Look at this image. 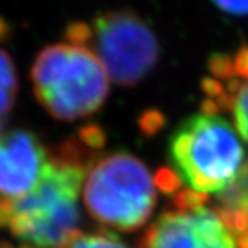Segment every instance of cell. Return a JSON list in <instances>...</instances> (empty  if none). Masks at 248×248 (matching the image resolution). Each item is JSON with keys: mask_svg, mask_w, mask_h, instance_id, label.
<instances>
[{"mask_svg": "<svg viewBox=\"0 0 248 248\" xmlns=\"http://www.w3.org/2000/svg\"><path fill=\"white\" fill-rule=\"evenodd\" d=\"M84 140H67L48 157L42 178L20 199H0V229L39 248H59L79 232L78 196L94 160Z\"/></svg>", "mask_w": 248, "mask_h": 248, "instance_id": "1", "label": "cell"}, {"mask_svg": "<svg viewBox=\"0 0 248 248\" xmlns=\"http://www.w3.org/2000/svg\"><path fill=\"white\" fill-rule=\"evenodd\" d=\"M33 92L46 112L74 121L102 108L109 82L102 62L84 45L63 42L44 48L30 72Z\"/></svg>", "mask_w": 248, "mask_h": 248, "instance_id": "2", "label": "cell"}, {"mask_svg": "<svg viewBox=\"0 0 248 248\" xmlns=\"http://www.w3.org/2000/svg\"><path fill=\"white\" fill-rule=\"evenodd\" d=\"M169 158L180 181L206 196L232 184L247 162L232 124L206 109L176 127L169 140Z\"/></svg>", "mask_w": 248, "mask_h": 248, "instance_id": "3", "label": "cell"}, {"mask_svg": "<svg viewBox=\"0 0 248 248\" xmlns=\"http://www.w3.org/2000/svg\"><path fill=\"white\" fill-rule=\"evenodd\" d=\"M157 202L155 184L136 155L117 151L99 157L87 170L85 208L97 223L132 232L144 226Z\"/></svg>", "mask_w": 248, "mask_h": 248, "instance_id": "4", "label": "cell"}, {"mask_svg": "<svg viewBox=\"0 0 248 248\" xmlns=\"http://www.w3.org/2000/svg\"><path fill=\"white\" fill-rule=\"evenodd\" d=\"M84 46L102 62L111 79L133 87L155 67L160 46L151 26L133 11H106L87 24Z\"/></svg>", "mask_w": 248, "mask_h": 248, "instance_id": "5", "label": "cell"}, {"mask_svg": "<svg viewBox=\"0 0 248 248\" xmlns=\"http://www.w3.org/2000/svg\"><path fill=\"white\" fill-rule=\"evenodd\" d=\"M206 201V194L178 190L172 208L147 229L139 248H241L233 230Z\"/></svg>", "mask_w": 248, "mask_h": 248, "instance_id": "6", "label": "cell"}, {"mask_svg": "<svg viewBox=\"0 0 248 248\" xmlns=\"http://www.w3.org/2000/svg\"><path fill=\"white\" fill-rule=\"evenodd\" d=\"M212 78L203 82V109L229 112L235 130L248 142V46L235 54H217L209 60Z\"/></svg>", "mask_w": 248, "mask_h": 248, "instance_id": "7", "label": "cell"}, {"mask_svg": "<svg viewBox=\"0 0 248 248\" xmlns=\"http://www.w3.org/2000/svg\"><path fill=\"white\" fill-rule=\"evenodd\" d=\"M49 154L38 136L12 130L0 138V199H20L42 178Z\"/></svg>", "mask_w": 248, "mask_h": 248, "instance_id": "8", "label": "cell"}, {"mask_svg": "<svg viewBox=\"0 0 248 248\" xmlns=\"http://www.w3.org/2000/svg\"><path fill=\"white\" fill-rule=\"evenodd\" d=\"M214 208L238 236L241 248H248V160L233 183L217 193Z\"/></svg>", "mask_w": 248, "mask_h": 248, "instance_id": "9", "label": "cell"}, {"mask_svg": "<svg viewBox=\"0 0 248 248\" xmlns=\"http://www.w3.org/2000/svg\"><path fill=\"white\" fill-rule=\"evenodd\" d=\"M18 93V77L6 51L0 48V115L6 114Z\"/></svg>", "mask_w": 248, "mask_h": 248, "instance_id": "10", "label": "cell"}, {"mask_svg": "<svg viewBox=\"0 0 248 248\" xmlns=\"http://www.w3.org/2000/svg\"><path fill=\"white\" fill-rule=\"evenodd\" d=\"M59 248H127L114 233L109 232H94V233H84L77 232L70 236L63 245Z\"/></svg>", "mask_w": 248, "mask_h": 248, "instance_id": "11", "label": "cell"}, {"mask_svg": "<svg viewBox=\"0 0 248 248\" xmlns=\"http://www.w3.org/2000/svg\"><path fill=\"white\" fill-rule=\"evenodd\" d=\"M211 2L226 14L238 16L248 15V0H211Z\"/></svg>", "mask_w": 248, "mask_h": 248, "instance_id": "12", "label": "cell"}, {"mask_svg": "<svg viewBox=\"0 0 248 248\" xmlns=\"http://www.w3.org/2000/svg\"><path fill=\"white\" fill-rule=\"evenodd\" d=\"M0 248H14V245L8 244V242H0ZM18 248H33L30 245H24V247H18Z\"/></svg>", "mask_w": 248, "mask_h": 248, "instance_id": "13", "label": "cell"}, {"mask_svg": "<svg viewBox=\"0 0 248 248\" xmlns=\"http://www.w3.org/2000/svg\"><path fill=\"white\" fill-rule=\"evenodd\" d=\"M3 127H5V121L0 118V135H2V132H3Z\"/></svg>", "mask_w": 248, "mask_h": 248, "instance_id": "14", "label": "cell"}]
</instances>
